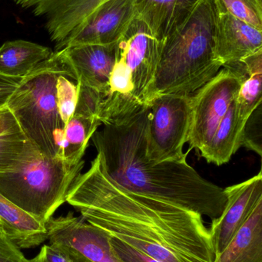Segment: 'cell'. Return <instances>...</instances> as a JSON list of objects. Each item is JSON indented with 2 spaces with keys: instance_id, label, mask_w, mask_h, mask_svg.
<instances>
[{
  "instance_id": "7",
  "label": "cell",
  "mask_w": 262,
  "mask_h": 262,
  "mask_svg": "<svg viewBox=\"0 0 262 262\" xmlns=\"http://www.w3.org/2000/svg\"><path fill=\"white\" fill-rule=\"evenodd\" d=\"M246 76L243 62L223 66L213 78L191 95L190 149L201 152L210 143Z\"/></svg>"
},
{
  "instance_id": "4",
  "label": "cell",
  "mask_w": 262,
  "mask_h": 262,
  "mask_svg": "<svg viewBox=\"0 0 262 262\" xmlns=\"http://www.w3.org/2000/svg\"><path fill=\"white\" fill-rule=\"evenodd\" d=\"M76 77L63 49L23 77L6 107L12 112L29 142L43 155L55 158L61 152L65 124L58 114V77Z\"/></svg>"
},
{
  "instance_id": "25",
  "label": "cell",
  "mask_w": 262,
  "mask_h": 262,
  "mask_svg": "<svg viewBox=\"0 0 262 262\" xmlns=\"http://www.w3.org/2000/svg\"><path fill=\"white\" fill-rule=\"evenodd\" d=\"M241 146L262 154V102L251 113L245 123L241 134Z\"/></svg>"
},
{
  "instance_id": "5",
  "label": "cell",
  "mask_w": 262,
  "mask_h": 262,
  "mask_svg": "<svg viewBox=\"0 0 262 262\" xmlns=\"http://www.w3.org/2000/svg\"><path fill=\"white\" fill-rule=\"evenodd\" d=\"M84 165L83 160L71 165L58 157H46L33 146L20 164L0 172V194L46 224L66 203Z\"/></svg>"
},
{
  "instance_id": "9",
  "label": "cell",
  "mask_w": 262,
  "mask_h": 262,
  "mask_svg": "<svg viewBox=\"0 0 262 262\" xmlns=\"http://www.w3.org/2000/svg\"><path fill=\"white\" fill-rule=\"evenodd\" d=\"M163 44L164 41L154 36L137 19L117 43V49L130 71L135 98L142 105H146L152 96Z\"/></svg>"
},
{
  "instance_id": "28",
  "label": "cell",
  "mask_w": 262,
  "mask_h": 262,
  "mask_svg": "<svg viewBox=\"0 0 262 262\" xmlns=\"http://www.w3.org/2000/svg\"><path fill=\"white\" fill-rule=\"evenodd\" d=\"M23 78H14L0 74V109L6 107L11 95L15 92Z\"/></svg>"
},
{
  "instance_id": "16",
  "label": "cell",
  "mask_w": 262,
  "mask_h": 262,
  "mask_svg": "<svg viewBox=\"0 0 262 262\" xmlns=\"http://www.w3.org/2000/svg\"><path fill=\"white\" fill-rule=\"evenodd\" d=\"M0 225L3 233L20 249H31L48 239L46 225L0 194Z\"/></svg>"
},
{
  "instance_id": "26",
  "label": "cell",
  "mask_w": 262,
  "mask_h": 262,
  "mask_svg": "<svg viewBox=\"0 0 262 262\" xmlns=\"http://www.w3.org/2000/svg\"><path fill=\"white\" fill-rule=\"evenodd\" d=\"M110 243L120 262H163L111 237Z\"/></svg>"
},
{
  "instance_id": "31",
  "label": "cell",
  "mask_w": 262,
  "mask_h": 262,
  "mask_svg": "<svg viewBox=\"0 0 262 262\" xmlns=\"http://www.w3.org/2000/svg\"><path fill=\"white\" fill-rule=\"evenodd\" d=\"M261 1H262V0H261Z\"/></svg>"
},
{
  "instance_id": "1",
  "label": "cell",
  "mask_w": 262,
  "mask_h": 262,
  "mask_svg": "<svg viewBox=\"0 0 262 262\" xmlns=\"http://www.w3.org/2000/svg\"><path fill=\"white\" fill-rule=\"evenodd\" d=\"M66 202L111 238L163 262H214L203 217L169 202L125 189L99 154L72 184Z\"/></svg>"
},
{
  "instance_id": "27",
  "label": "cell",
  "mask_w": 262,
  "mask_h": 262,
  "mask_svg": "<svg viewBox=\"0 0 262 262\" xmlns=\"http://www.w3.org/2000/svg\"><path fill=\"white\" fill-rule=\"evenodd\" d=\"M0 262H37L36 258H26L19 248L6 236L0 233Z\"/></svg>"
},
{
  "instance_id": "23",
  "label": "cell",
  "mask_w": 262,
  "mask_h": 262,
  "mask_svg": "<svg viewBox=\"0 0 262 262\" xmlns=\"http://www.w3.org/2000/svg\"><path fill=\"white\" fill-rule=\"evenodd\" d=\"M218 7L262 32L261 0H215Z\"/></svg>"
},
{
  "instance_id": "15",
  "label": "cell",
  "mask_w": 262,
  "mask_h": 262,
  "mask_svg": "<svg viewBox=\"0 0 262 262\" xmlns=\"http://www.w3.org/2000/svg\"><path fill=\"white\" fill-rule=\"evenodd\" d=\"M201 0H137L135 19L164 41L183 26Z\"/></svg>"
},
{
  "instance_id": "19",
  "label": "cell",
  "mask_w": 262,
  "mask_h": 262,
  "mask_svg": "<svg viewBox=\"0 0 262 262\" xmlns=\"http://www.w3.org/2000/svg\"><path fill=\"white\" fill-rule=\"evenodd\" d=\"M246 121L238 117L234 101L210 143L200 152V156L208 163L217 166L227 163L241 147V134Z\"/></svg>"
},
{
  "instance_id": "18",
  "label": "cell",
  "mask_w": 262,
  "mask_h": 262,
  "mask_svg": "<svg viewBox=\"0 0 262 262\" xmlns=\"http://www.w3.org/2000/svg\"><path fill=\"white\" fill-rule=\"evenodd\" d=\"M53 53L49 48L32 41L14 40L0 47V74L23 78Z\"/></svg>"
},
{
  "instance_id": "8",
  "label": "cell",
  "mask_w": 262,
  "mask_h": 262,
  "mask_svg": "<svg viewBox=\"0 0 262 262\" xmlns=\"http://www.w3.org/2000/svg\"><path fill=\"white\" fill-rule=\"evenodd\" d=\"M49 245L61 251L72 262H120L110 237L83 216L52 218L46 223Z\"/></svg>"
},
{
  "instance_id": "10",
  "label": "cell",
  "mask_w": 262,
  "mask_h": 262,
  "mask_svg": "<svg viewBox=\"0 0 262 262\" xmlns=\"http://www.w3.org/2000/svg\"><path fill=\"white\" fill-rule=\"evenodd\" d=\"M41 18L55 51L66 47L92 15L109 0H12Z\"/></svg>"
},
{
  "instance_id": "12",
  "label": "cell",
  "mask_w": 262,
  "mask_h": 262,
  "mask_svg": "<svg viewBox=\"0 0 262 262\" xmlns=\"http://www.w3.org/2000/svg\"><path fill=\"white\" fill-rule=\"evenodd\" d=\"M137 0H109L68 43L76 45L117 44L135 19Z\"/></svg>"
},
{
  "instance_id": "3",
  "label": "cell",
  "mask_w": 262,
  "mask_h": 262,
  "mask_svg": "<svg viewBox=\"0 0 262 262\" xmlns=\"http://www.w3.org/2000/svg\"><path fill=\"white\" fill-rule=\"evenodd\" d=\"M216 16L215 0H201L189 19L164 40L151 98L191 96L221 70L214 53Z\"/></svg>"
},
{
  "instance_id": "2",
  "label": "cell",
  "mask_w": 262,
  "mask_h": 262,
  "mask_svg": "<svg viewBox=\"0 0 262 262\" xmlns=\"http://www.w3.org/2000/svg\"><path fill=\"white\" fill-rule=\"evenodd\" d=\"M146 105L135 115L103 125L92 140L109 177L128 190L169 202L216 220L227 203L224 189L184 161L151 163L146 158Z\"/></svg>"
},
{
  "instance_id": "30",
  "label": "cell",
  "mask_w": 262,
  "mask_h": 262,
  "mask_svg": "<svg viewBox=\"0 0 262 262\" xmlns=\"http://www.w3.org/2000/svg\"><path fill=\"white\" fill-rule=\"evenodd\" d=\"M1 232H3V230H2L1 225H0V233H1Z\"/></svg>"
},
{
  "instance_id": "22",
  "label": "cell",
  "mask_w": 262,
  "mask_h": 262,
  "mask_svg": "<svg viewBox=\"0 0 262 262\" xmlns=\"http://www.w3.org/2000/svg\"><path fill=\"white\" fill-rule=\"evenodd\" d=\"M246 76L235 99L238 117L247 120L255 107L262 102V50L241 60Z\"/></svg>"
},
{
  "instance_id": "6",
  "label": "cell",
  "mask_w": 262,
  "mask_h": 262,
  "mask_svg": "<svg viewBox=\"0 0 262 262\" xmlns=\"http://www.w3.org/2000/svg\"><path fill=\"white\" fill-rule=\"evenodd\" d=\"M147 110L146 158L151 163L186 160L183 152L189 140L191 96L157 95L146 104Z\"/></svg>"
},
{
  "instance_id": "29",
  "label": "cell",
  "mask_w": 262,
  "mask_h": 262,
  "mask_svg": "<svg viewBox=\"0 0 262 262\" xmlns=\"http://www.w3.org/2000/svg\"><path fill=\"white\" fill-rule=\"evenodd\" d=\"M35 258L37 262H72L61 251L51 245L43 246Z\"/></svg>"
},
{
  "instance_id": "20",
  "label": "cell",
  "mask_w": 262,
  "mask_h": 262,
  "mask_svg": "<svg viewBox=\"0 0 262 262\" xmlns=\"http://www.w3.org/2000/svg\"><path fill=\"white\" fill-rule=\"evenodd\" d=\"M32 146L9 109H0V172L20 164Z\"/></svg>"
},
{
  "instance_id": "21",
  "label": "cell",
  "mask_w": 262,
  "mask_h": 262,
  "mask_svg": "<svg viewBox=\"0 0 262 262\" xmlns=\"http://www.w3.org/2000/svg\"><path fill=\"white\" fill-rule=\"evenodd\" d=\"M101 125L97 117L75 112L65 126L63 146L56 157L71 165L79 163L83 160L89 140Z\"/></svg>"
},
{
  "instance_id": "17",
  "label": "cell",
  "mask_w": 262,
  "mask_h": 262,
  "mask_svg": "<svg viewBox=\"0 0 262 262\" xmlns=\"http://www.w3.org/2000/svg\"><path fill=\"white\" fill-rule=\"evenodd\" d=\"M214 262H262V200Z\"/></svg>"
},
{
  "instance_id": "11",
  "label": "cell",
  "mask_w": 262,
  "mask_h": 262,
  "mask_svg": "<svg viewBox=\"0 0 262 262\" xmlns=\"http://www.w3.org/2000/svg\"><path fill=\"white\" fill-rule=\"evenodd\" d=\"M227 203L223 214L212 220L210 230L215 258L225 250L262 200V173L224 189Z\"/></svg>"
},
{
  "instance_id": "24",
  "label": "cell",
  "mask_w": 262,
  "mask_h": 262,
  "mask_svg": "<svg viewBox=\"0 0 262 262\" xmlns=\"http://www.w3.org/2000/svg\"><path fill=\"white\" fill-rule=\"evenodd\" d=\"M67 75L58 77L56 84V101L58 114L65 125L75 113L78 96V86Z\"/></svg>"
},
{
  "instance_id": "13",
  "label": "cell",
  "mask_w": 262,
  "mask_h": 262,
  "mask_svg": "<svg viewBox=\"0 0 262 262\" xmlns=\"http://www.w3.org/2000/svg\"><path fill=\"white\" fill-rule=\"evenodd\" d=\"M217 6V5H216ZM262 50L261 31L240 21L217 6L214 53L223 66L239 62Z\"/></svg>"
},
{
  "instance_id": "14",
  "label": "cell",
  "mask_w": 262,
  "mask_h": 262,
  "mask_svg": "<svg viewBox=\"0 0 262 262\" xmlns=\"http://www.w3.org/2000/svg\"><path fill=\"white\" fill-rule=\"evenodd\" d=\"M117 44L76 45L64 48L77 84L104 95L115 64Z\"/></svg>"
}]
</instances>
